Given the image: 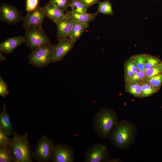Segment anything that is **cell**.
I'll list each match as a JSON object with an SVG mask.
<instances>
[{"label": "cell", "instance_id": "cell-3", "mask_svg": "<svg viewBox=\"0 0 162 162\" xmlns=\"http://www.w3.org/2000/svg\"><path fill=\"white\" fill-rule=\"evenodd\" d=\"M12 145L10 148L16 162H32V148L27 132L20 135L14 130Z\"/></svg>", "mask_w": 162, "mask_h": 162}, {"label": "cell", "instance_id": "cell-31", "mask_svg": "<svg viewBox=\"0 0 162 162\" xmlns=\"http://www.w3.org/2000/svg\"><path fill=\"white\" fill-rule=\"evenodd\" d=\"M9 93L8 85L0 75V95L4 98L8 95Z\"/></svg>", "mask_w": 162, "mask_h": 162}, {"label": "cell", "instance_id": "cell-10", "mask_svg": "<svg viewBox=\"0 0 162 162\" xmlns=\"http://www.w3.org/2000/svg\"><path fill=\"white\" fill-rule=\"evenodd\" d=\"M76 41L70 38L63 40L54 45L53 58L51 63L59 62L74 47Z\"/></svg>", "mask_w": 162, "mask_h": 162}, {"label": "cell", "instance_id": "cell-9", "mask_svg": "<svg viewBox=\"0 0 162 162\" xmlns=\"http://www.w3.org/2000/svg\"><path fill=\"white\" fill-rule=\"evenodd\" d=\"M23 17L16 7L6 3L0 6V21L8 24L15 25L22 20Z\"/></svg>", "mask_w": 162, "mask_h": 162}, {"label": "cell", "instance_id": "cell-17", "mask_svg": "<svg viewBox=\"0 0 162 162\" xmlns=\"http://www.w3.org/2000/svg\"><path fill=\"white\" fill-rule=\"evenodd\" d=\"M74 21L73 28L69 38L76 41L80 38L85 29L89 26V25L74 20Z\"/></svg>", "mask_w": 162, "mask_h": 162}, {"label": "cell", "instance_id": "cell-1", "mask_svg": "<svg viewBox=\"0 0 162 162\" xmlns=\"http://www.w3.org/2000/svg\"><path fill=\"white\" fill-rule=\"evenodd\" d=\"M137 128L132 123L126 120L118 122L109 136L112 144L118 149L129 148L134 142Z\"/></svg>", "mask_w": 162, "mask_h": 162}, {"label": "cell", "instance_id": "cell-35", "mask_svg": "<svg viewBox=\"0 0 162 162\" xmlns=\"http://www.w3.org/2000/svg\"><path fill=\"white\" fill-rule=\"evenodd\" d=\"M120 160L117 158H113L111 159H110L108 162H120Z\"/></svg>", "mask_w": 162, "mask_h": 162}, {"label": "cell", "instance_id": "cell-19", "mask_svg": "<svg viewBox=\"0 0 162 162\" xmlns=\"http://www.w3.org/2000/svg\"><path fill=\"white\" fill-rule=\"evenodd\" d=\"M124 69L125 81L139 71L135 63L131 57L125 62L124 64Z\"/></svg>", "mask_w": 162, "mask_h": 162}, {"label": "cell", "instance_id": "cell-6", "mask_svg": "<svg viewBox=\"0 0 162 162\" xmlns=\"http://www.w3.org/2000/svg\"><path fill=\"white\" fill-rule=\"evenodd\" d=\"M55 145L48 136L45 135L42 136L38 140L35 149L32 153V157L38 162L50 161Z\"/></svg>", "mask_w": 162, "mask_h": 162}, {"label": "cell", "instance_id": "cell-29", "mask_svg": "<svg viewBox=\"0 0 162 162\" xmlns=\"http://www.w3.org/2000/svg\"><path fill=\"white\" fill-rule=\"evenodd\" d=\"M146 80L145 71H138L132 76L125 81L126 82H145Z\"/></svg>", "mask_w": 162, "mask_h": 162}, {"label": "cell", "instance_id": "cell-27", "mask_svg": "<svg viewBox=\"0 0 162 162\" xmlns=\"http://www.w3.org/2000/svg\"><path fill=\"white\" fill-rule=\"evenodd\" d=\"M48 3L54 5L67 12L68 8L70 7V0H50Z\"/></svg>", "mask_w": 162, "mask_h": 162}, {"label": "cell", "instance_id": "cell-16", "mask_svg": "<svg viewBox=\"0 0 162 162\" xmlns=\"http://www.w3.org/2000/svg\"><path fill=\"white\" fill-rule=\"evenodd\" d=\"M65 15L70 19L78 22L88 24L90 22L93 21L98 16V14L87 13H75L68 11Z\"/></svg>", "mask_w": 162, "mask_h": 162}, {"label": "cell", "instance_id": "cell-32", "mask_svg": "<svg viewBox=\"0 0 162 162\" xmlns=\"http://www.w3.org/2000/svg\"><path fill=\"white\" fill-rule=\"evenodd\" d=\"M39 0H26V11L27 12L35 9L39 5Z\"/></svg>", "mask_w": 162, "mask_h": 162}, {"label": "cell", "instance_id": "cell-13", "mask_svg": "<svg viewBox=\"0 0 162 162\" xmlns=\"http://www.w3.org/2000/svg\"><path fill=\"white\" fill-rule=\"evenodd\" d=\"M25 37L19 36L8 38L0 44V50L3 53L9 54L22 43H24Z\"/></svg>", "mask_w": 162, "mask_h": 162}, {"label": "cell", "instance_id": "cell-5", "mask_svg": "<svg viewBox=\"0 0 162 162\" xmlns=\"http://www.w3.org/2000/svg\"><path fill=\"white\" fill-rule=\"evenodd\" d=\"M54 45L51 43L32 51L28 55L29 64L37 68H43L51 63L53 58Z\"/></svg>", "mask_w": 162, "mask_h": 162}, {"label": "cell", "instance_id": "cell-14", "mask_svg": "<svg viewBox=\"0 0 162 162\" xmlns=\"http://www.w3.org/2000/svg\"><path fill=\"white\" fill-rule=\"evenodd\" d=\"M45 17H47L54 23L65 16L64 11L52 4L47 3L43 7Z\"/></svg>", "mask_w": 162, "mask_h": 162}, {"label": "cell", "instance_id": "cell-4", "mask_svg": "<svg viewBox=\"0 0 162 162\" xmlns=\"http://www.w3.org/2000/svg\"><path fill=\"white\" fill-rule=\"evenodd\" d=\"M25 29L24 43L32 51L51 43L42 26L32 27Z\"/></svg>", "mask_w": 162, "mask_h": 162}, {"label": "cell", "instance_id": "cell-24", "mask_svg": "<svg viewBox=\"0 0 162 162\" xmlns=\"http://www.w3.org/2000/svg\"><path fill=\"white\" fill-rule=\"evenodd\" d=\"M142 98L146 97L154 94L158 91L145 82L141 83Z\"/></svg>", "mask_w": 162, "mask_h": 162}, {"label": "cell", "instance_id": "cell-25", "mask_svg": "<svg viewBox=\"0 0 162 162\" xmlns=\"http://www.w3.org/2000/svg\"><path fill=\"white\" fill-rule=\"evenodd\" d=\"M70 7L72 12L75 13H87V9L82 3L78 0H70Z\"/></svg>", "mask_w": 162, "mask_h": 162}, {"label": "cell", "instance_id": "cell-22", "mask_svg": "<svg viewBox=\"0 0 162 162\" xmlns=\"http://www.w3.org/2000/svg\"><path fill=\"white\" fill-rule=\"evenodd\" d=\"M147 56V54H141L136 55L131 57L139 71H145V65Z\"/></svg>", "mask_w": 162, "mask_h": 162}, {"label": "cell", "instance_id": "cell-28", "mask_svg": "<svg viewBox=\"0 0 162 162\" xmlns=\"http://www.w3.org/2000/svg\"><path fill=\"white\" fill-rule=\"evenodd\" d=\"M145 72L146 79L155 75L162 73V62L146 70Z\"/></svg>", "mask_w": 162, "mask_h": 162}, {"label": "cell", "instance_id": "cell-33", "mask_svg": "<svg viewBox=\"0 0 162 162\" xmlns=\"http://www.w3.org/2000/svg\"><path fill=\"white\" fill-rule=\"evenodd\" d=\"M85 5L87 9L95 4L98 3L100 0H78Z\"/></svg>", "mask_w": 162, "mask_h": 162}, {"label": "cell", "instance_id": "cell-21", "mask_svg": "<svg viewBox=\"0 0 162 162\" xmlns=\"http://www.w3.org/2000/svg\"><path fill=\"white\" fill-rule=\"evenodd\" d=\"M98 5L97 7L96 13L110 15L114 14L112 6L109 1L107 0L104 2H98Z\"/></svg>", "mask_w": 162, "mask_h": 162}, {"label": "cell", "instance_id": "cell-34", "mask_svg": "<svg viewBox=\"0 0 162 162\" xmlns=\"http://www.w3.org/2000/svg\"><path fill=\"white\" fill-rule=\"evenodd\" d=\"M2 52L0 50V61L3 62L5 60L6 58V57L3 55Z\"/></svg>", "mask_w": 162, "mask_h": 162}, {"label": "cell", "instance_id": "cell-7", "mask_svg": "<svg viewBox=\"0 0 162 162\" xmlns=\"http://www.w3.org/2000/svg\"><path fill=\"white\" fill-rule=\"evenodd\" d=\"M110 153L107 146L99 143L95 144L87 149L84 154V162H108Z\"/></svg>", "mask_w": 162, "mask_h": 162}, {"label": "cell", "instance_id": "cell-18", "mask_svg": "<svg viewBox=\"0 0 162 162\" xmlns=\"http://www.w3.org/2000/svg\"><path fill=\"white\" fill-rule=\"evenodd\" d=\"M141 82H126L125 85L126 91L134 97L142 98Z\"/></svg>", "mask_w": 162, "mask_h": 162}, {"label": "cell", "instance_id": "cell-15", "mask_svg": "<svg viewBox=\"0 0 162 162\" xmlns=\"http://www.w3.org/2000/svg\"><path fill=\"white\" fill-rule=\"evenodd\" d=\"M0 130L7 136L12 134L14 130L4 103L2 110L0 113Z\"/></svg>", "mask_w": 162, "mask_h": 162}, {"label": "cell", "instance_id": "cell-30", "mask_svg": "<svg viewBox=\"0 0 162 162\" xmlns=\"http://www.w3.org/2000/svg\"><path fill=\"white\" fill-rule=\"evenodd\" d=\"M0 130V147H8L12 145V139L9 138Z\"/></svg>", "mask_w": 162, "mask_h": 162}, {"label": "cell", "instance_id": "cell-23", "mask_svg": "<svg viewBox=\"0 0 162 162\" xmlns=\"http://www.w3.org/2000/svg\"><path fill=\"white\" fill-rule=\"evenodd\" d=\"M145 82L149 84L158 91L162 85V73L148 78Z\"/></svg>", "mask_w": 162, "mask_h": 162}, {"label": "cell", "instance_id": "cell-20", "mask_svg": "<svg viewBox=\"0 0 162 162\" xmlns=\"http://www.w3.org/2000/svg\"><path fill=\"white\" fill-rule=\"evenodd\" d=\"M0 162H16L10 147H0Z\"/></svg>", "mask_w": 162, "mask_h": 162}, {"label": "cell", "instance_id": "cell-11", "mask_svg": "<svg viewBox=\"0 0 162 162\" xmlns=\"http://www.w3.org/2000/svg\"><path fill=\"white\" fill-rule=\"evenodd\" d=\"M45 17L43 8L38 5L35 9L27 12L23 17V27L26 29L32 27L42 26Z\"/></svg>", "mask_w": 162, "mask_h": 162}, {"label": "cell", "instance_id": "cell-2", "mask_svg": "<svg viewBox=\"0 0 162 162\" xmlns=\"http://www.w3.org/2000/svg\"><path fill=\"white\" fill-rule=\"evenodd\" d=\"M118 117L113 109L101 108L94 116L93 125L97 135L101 138L108 137L118 123Z\"/></svg>", "mask_w": 162, "mask_h": 162}, {"label": "cell", "instance_id": "cell-26", "mask_svg": "<svg viewBox=\"0 0 162 162\" xmlns=\"http://www.w3.org/2000/svg\"><path fill=\"white\" fill-rule=\"evenodd\" d=\"M162 62L159 58L147 54L145 65V70L158 64Z\"/></svg>", "mask_w": 162, "mask_h": 162}, {"label": "cell", "instance_id": "cell-8", "mask_svg": "<svg viewBox=\"0 0 162 162\" xmlns=\"http://www.w3.org/2000/svg\"><path fill=\"white\" fill-rule=\"evenodd\" d=\"M74 151L67 145L60 143L55 145L51 156L52 162H73Z\"/></svg>", "mask_w": 162, "mask_h": 162}, {"label": "cell", "instance_id": "cell-12", "mask_svg": "<svg viewBox=\"0 0 162 162\" xmlns=\"http://www.w3.org/2000/svg\"><path fill=\"white\" fill-rule=\"evenodd\" d=\"M56 23L57 26L56 39L58 42L69 38L73 28L74 20L65 15Z\"/></svg>", "mask_w": 162, "mask_h": 162}]
</instances>
